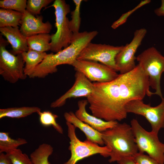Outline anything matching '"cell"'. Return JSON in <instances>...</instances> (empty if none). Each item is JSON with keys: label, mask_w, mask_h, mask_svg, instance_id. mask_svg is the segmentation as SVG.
I'll list each match as a JSON object with an SVG mask.
<instances>
[{"label": "cell", "mask_w": 164, "mask_h": 164, "mask_svg": "<svg viewBox=\"0 0 164 164\" xmlns=\"http://www.w3.org/2000/svg\"><path fill=\"white\" fill-rule=\"evenodd\" d=\"M52 0H28L27 1L26 10L34 15L40 14L41 9L46 8Z\"/></svg>", "instance_id": "83f0119b"}, {"label": "cell", "mask_w": 164, "mask_h": 164, "mask_svg": "<svg viewBox=\"0 0 164 164\" xmlns=\"http://www.w3.org/2000/svg\"><path fill=\"white\" fill-rule=\"evenodd\" d=\"M64 117L66 122L73 125L84 132L86 139L100 146H103L104 143L102 139V133L95 129L88 124L79 119L73 112H66Z\"/></svg>", "instance_id": "e0dca14e"}, {"label": "cell", "mask_w": 164, "mask_h": 164, "mask_svg": "<svg viewBox=\"0 0 164 164\" xmlns=\"http://www.w3.org/2000/svg\"><path fill=\"white\" fill-rule=\"evenodd\" d=\"M96 30L73 33L70 44L55 53L47 54L42 62L29 76L30 78H43L56 72L60 65H72L83 50L97 35Z\"/></svg>", "instance_id": "7a4b0ae2"}, {"label": "cell", "mask_w": 164, "mask_h": 164, "mask_svg": "<svg viewBox=\"0 0 164 164\" xmlns=\"http://www.w3.org/2000/svg\"><path fill=\"white\" fill-rule=\"evenodd\" d=\"M0 164H12L10 159L7 154L0 153Z\"/></svg>", "instance_id": "4dcf8cb0"}, {"label": "cell", "mask_w": 164, "mask_h": 164, "mask_svg": "<svg viewBox=\"0 0 164 164\" xmlns=\"http://www.w3.org/2000/svg\"><path fill=\"white\" fill-rule=\"evenodd\" d=\"M131 125L138 152H146L160 164H164V143L160 141L158 134L146 131L136 119L131 121Z\"/></svg>", "instance_id": "52a82bcc"}, {"label": "cell", "mask_w": 164, "mask_h": 164, "mask_svg": "<svg viewBox=\"0 0 164 164\" xmlns=\"http://www.w3.org/2000/svg\"><path fill=\"white\" fill-rule=\"evenodd\" d=\"M161 99V103L155 107L145 104L142 100H132L126 104V110L127 113L145 117L151 125L152 131L158 134L160 130L164 128V96Z\"/></svg>", "instance_id": "30bf717a"}, {"label": "cell", "mask_w": 164, "mask_h": 164, "mask_svg": "<svg viewBox=\"0 0 164 164\" xmlns=\"http://www.w3.org/2000/svg\"><path fill=\"white\" fill-rule=\"evenodd\" d=\"M51 35L40 33L27 38L29 49L41 52L50 50Z\"/></svg>", "instance_id": "d6986e66"}, {"label": "cell", "mask_w": 164, "mask_h": 164, "mask_svg": "<svg viewBox=\"0 0 164 164\" xmlns=\"http://www.w3.org/2000/svg\"><path fill=\"white\" fill-rule=\"evenodd\" d=\"M147 31L145 28L135 30L133 38L129 43L124 46L121 50L116 56L115 61L118 71L120 74L128 73L136 67L135 54L145 36Z\"/></svg>", "instance_id": "8fae6325"}, {"label": "cell", "mask_w": 164, "mask_h": 164, "mask_svg": "<svg viewBox=\"0 0 164 164\" xmlns=\"http://www.w3.org/2000/svg\"><path fill=\"white\" fill-rule=\"evenodd\" d=\"M75 5V9L71 12V20L69 22V26L70 31L73 33L79 32L81 23L80 7L81 0H73Z\"/></svg>", "instance_id": "d4e9b609"}, {"label": "cell", "mask_w": 164, "mask_h": 164, "mask_svg": "<svg viewBox=\"0 0 164 164\" xmlns=\"http://www.w3.org/2000/svg\"><path fill=\"white\" fill-rule=\"evenodd\" d=\"M124 46H114L108 44L89 43L81 51L77 60L99 62L118 71L115 59Z\"/></svg>", "instance_id": "9c48e42d"}, {"label": "cell", "mask_w": 164, "mask_h": 164, "mask_svg": "<svg viewBox=\"0 0 164 164\" xmlns=\"http://www.w3.org/2000/svg\"><path fill=\"white\" fill-rule=\"evenodd\" d=\"M75 81L73 86L65 93L50 104L51 108H56L65 104L67 99L71 98L82 97H87L93 92V83L82 73L76 71Z\"/></svg>", "instance_id": "4fadbf2b"}, {"label": "cell", "mask_w": 164, "mask_h": 164, "mask_svg": "<svg viewBox=\"0 0 164 164\" xmlns=\"http://www.w3.org/2000/svg\"><path fill=\"white\" fill-rule=\"evenodd\" d=\"M149 87V76L138 64L132 70L119 74L114 80L101 83L104 102L111 120L118 121L126 118L125 107L129 102L154 95Z\"/></svg>", "instance_id": "6da1fadb"}, {"label": "cell", "mask_w": 164, "mask_h": 164, "mask_svg": "<svg viewBox=\"0 0 164 164\" xmlns=\"http://www.w3.org/2000/svg\"><path fill=\"white\" fill-rule=\"evenodd\" d=\"M1 35L4 36L12 48L11 53L15 55L28 50L27 38L21 32L19 27L0 28Z\"/></svg>", "instance_id": "2e32d148"}, {"label": "cell", "mask_w": 164, "mask_h": 164, "mask_svg": "<svg viewBox=\"0 0 164 164\" xmlns=\"http://www.w3.org/2000/svg\"><path fill=\"white\" fill-rule=\"evenodd\" d=\"M25 62L24 73L29 77L34 70L43 60L47 54L29 49L21 54Z\"/></svg>", "instance_id": "ac0fdd59"}, {"label": "cell", "mask_w": 164, "mask_h": 164, "mask_svg": "<svg viewBox=\"0 0 164 164\" xmlns=\"http://www.w3.org/2000/svg\"><path fill=\"white\" fill-rule=\"evenodd\" d=\"M101 133L104 144L111 151L110 162L133 157L138 152L132 127L127 124L118 122Z\"/></svg>", "instance_id": "3957f363"}, {"label": "cell", "mask_w": 164, "mask_h": 164, "mask_svg": "<svg viewBox=\"0 0 164 164\" xmlns=\"http://www.w3.org/2000/svg\"><path fill=\"white\" fill-rule=\"evenodd\" d=\"M6 153L9 156L12 164H34L30 158L19 149L12 150Z\"/></svg>", "instance_id": "4316f807"}, {"label": "cell", "mask_w": 164, "mask_h": 164, "mask_svg": "<svg viewBox=\"0 0 164 164\" xmlns=\"http://www.w3.org/2000/svg\"><path fill=\"white\" fill-rule=\"evenodd\" d=\"M136 60L148 76L149 86L155 91L154 94L162 99L163 96L160 82L161 75L164 72V56L152 46L138 55Z\"/></svg>", "instance_id": "5b68a950"}, {"label": "cell", "mask_w": 164, "mask_h": 164, "mask_svg": "<svg viewBox=\"0 0 164 164\" xmlns=\"http://www.w3.org/2000/svg\"><path fill=\"white\" fill-rule=\"evenodd\" d=\"M136 164H160L149 155L138 152L133 157Z\"/></svg>", "instance_id": "f546056e"}, {"label": "cell", "mask_w": 164, "mask_h": 164, "mask_svg": "<svg viewBox=\"0 0 164 164\" xmlns=\"http://www.w3.org/2000/svg\"><path fill=\"white\" fill-rule=\"evenodd\" d=\"M72 66L76 71L82 73L90 80L96 82L110 81L119 75L112 68L95 61L77 60Z\"/></svg>", "instance_id": "7c38bea8"}, {"label": "cell", "mask_w": 164, "mask_h": 164, "mask_svg": "<svg viewBox=\"0 0 164 164\" xmlns=\"http://www.w3.org/2000/svg\"><path fill=\"white\" fill-rule=\"evenodd\" d=\"M53 152L51 145L43 143L30 154V158L34 164H50L48 158Z\"/></svg>", "instance_id": "7402d4cb"}, {"label": "cell", "mask_w": 164, "mask_h": 164, "mask_svg": "<svg viewBox=\"0 0 164 164\" xmlns=\"http://www.w3.org/2000/svg\"><path fill=\"white\" fill-rule=\"evenodd\" d=\"M150 0H144L142 1L136 6L132 10L123 14L117 20L114 22L112 24L111 27L115 29L120 26L124 23L127 21L129 16L136 10L142 6L149 3Z\"/></svg>", "instance_id": "f1b7e54d"}, {"label": "cell", "mask_w": 164, "mask_h": 164, "mask_svg": "<svg viewBox=\"0 0 164 164\" xmlns=\"http://www.w3.org/2000/svg\"><path fill=\"white\" fill-rule=\"evenodd\" d=\"M39 116V120L41 124L45 127L52 126L60 134L63 133V130L61 126L56 121L58 116L49 111L37 113Z\"/></svg>", "instance_id": "cb8c5ba5"}, {"label": "cell", "mask_w": 164, "mask_h": 164, "mask_svg": "<svg viewBox=\"0 0 164 164\" xmlns=\"http://www.w3.org/2000/svg\"><path fill=\"white\" fill-rule=\"evenodd\" d=\"M88 103L87 100L79 101L77 103L78 109L75 114L80 120L88 124L98 131L102 132L112 128L118 123L116 121H107L89 114L86 107Z\"/></svg>", "instance_id": "9a60e30c"}, {"label": "cell", "mask_w": 164, "mask_h": 164, "mask_svg": "<svg viewBox=\"0 0 164 164\" xmlns=\"http://www.w3.org/2000/svg\"><path fill=\"white\" fill-rule=\"evenodd\" d=\"M9 133L0 132V153H5L12 150L18 149L19 146L27 143L26 140L23 138L14 139L10 137Z\"/></svg>", "instance_id": "603a6c76"}, {"label": "cell", "mask_w": 164, "mask_h": 164, "mask_svg": "<svg viewBox=\"0 0 164 164\" xmlns=\"http://www.w3.org/2000/svg\"><path fill=\"white\" fill-rule=\"evenodd\" d=\"M40 111V108L36 106L2 108L0 109V119L5 117L20 118L26 117L35 113H37Z\"/></svg>", "instance_id": "ffe728a7"}, {"label": "cell", "mask_w": 164, "mask_h": 164, "mask_svg": "<svg viewBox=\"0 0 164 164\" xmlns=\"http://www.w3.org/2000/svg\"><path fill=\"white\" fill-rule=\"evenodd\" d=\"M67 135L70 140L69 150L71 153L70 158L63 164H76L78 161L95 154H99L105 157L110 156L111 151L106 145L101 146L86 139L80 140L76 136V128L72 124L66 122Z\"/></svg>", "instance_id": "8992f818"}, {"label": "cell", "mask_w": 164, "mask_h": 164, "mask_svg": "<svg viewBox=\"0 0 164 164\" xmlns=\"http://www.w3.org/2000/svg\"><path fill=\"white\" fill-rule=\"evenodd\" d=\"M154 12L158 16H164V0H161L160 6L155 9Z\"/></svg>", "instance_id": "1f68e13d"}, {"label": "cell", "mask_w": 164, "mask_h": 164, "mask_svg": "<svg viewBox=\"0 0 164 164\" xmlns=\"http://www.w3.org/2000/svg\"><path fill=\"white\" fill-rule=\"evenodd\" d=\"M117 162L119 164H136L133 157H128L123 158Z\"/></svg>", "instance_id": "d6a6232c"}, {"label": "cell", "mask_w": 164, "mask_h": 164, "mask_svg": "<svg viewBox=\"0 0 164 164\" xmlns=\"http://www.w3.org/2000/svg\"><path fill=\"white\" fill-rule=\"evenodd\" d=\"M23 13L10 9H0V28L16 27L20 25Z\"/></svg>", "instance_id": "44dd1931"}, {"label": "cell", "mask_w": 164, "mask_h": 164, "mask_svg": "<svg viewBox=\"0 0 164 164\" xmlns=\"http://www.w3.org/2000/svg\"><path fill=\"white\" fill-rule=\"evenodd\" d=\"M50 6L55 9L56 31L51 35L50 50L55 53L70 44L73 33L70 29L69 20L67 17L70 12V5L64 0H55Z\"/></svg>", "instance_id": "277c9868"}, {"label": "cell", "mask_w": 164, "mask_h": 164, "mask_svg": "<svg viewBox=\"0 0 164 164\" xmlns=\"http://www.w3.org/2000/svg\"><path fill=\"white\" fill-rule=\"evenodd\" d=\"M27 2L26 0H1L0 1V7L23 13L26 10Z\"/></svg>", "instance_id": "484cf974"}, {"label": "cell", "mask_w": 164, "mask_h": 164, "mask_svg": "<svg viewBox=\"0 0 164 164\" xmlns=\"http://www.w3.org/2000/svg\"><path fill=\"white\" fill-rule=\"evenodd\" d=\"M43 19L42 15L35 16L26 10L20 23L21 32L26 38L40 33H49L52 26L48 21L43 22Z\"/></svg>", "instance_id": "5bb4252c"}, {"label": "cell", "mask_w": 164, "mask_h": 164, "mask_svg": "<svg viewBox=\"0 0 164 164\" xmlns=\"http://www.w3.org/2000/svg\"><path fill=\"white\" fill-rule=\"evenodd\" d=\"M9 43L0 36V74L6 81L12 84L25 79V62L21 54L15 55L6 49Z\"/></svg>", "instance_id": "ba28073f"}]
</instances>
